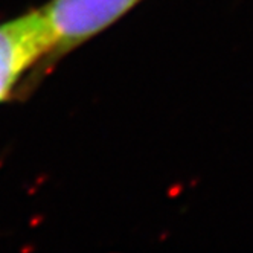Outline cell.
Masks as SVG:
<instances>
[{
  "label": "cell",
  "mask_w": 253,
  "mask_h": 253,
  "mask_svg": "<svg viewBox=\"0 0 253 253\" xmlns=\"http://www.w3.org/2000/svg\"><path fill=\"white\" fill-rule=\"evenodd\" d=\"M53 37L42 9L29 11L17 19L0 23V102L11 101L34 70L50 66Z\"/></svg>",
  "instance_id": "cell-1"
},
{
  "label": "cell",
  "mask_w": 253,
  "mask_h": 253,
  "mask_svg": "<svg viewBox=\"0 0 253 253\" xmlns=\"http://www.w3.org/2000/svg\"><path fill=\"white\" fill-rule=\"evenodd\" d=\"M140 0H50L42 8L53 37L50 64L90 40Z\"/></svg>",
  "instance_id": "cell-2"
}]
</instances>
